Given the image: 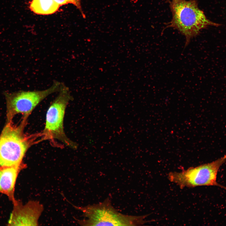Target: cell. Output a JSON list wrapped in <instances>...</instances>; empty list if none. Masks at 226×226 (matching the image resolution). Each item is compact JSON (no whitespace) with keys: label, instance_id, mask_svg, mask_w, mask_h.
Here are the masks:
<instances>
[{"label":"cell","instance_id":"ba28073f","mask_svg":"<svg viewBox=\"0 0 226 226\" xmlns=\"http://www.w3.org/2000/svg\"><path fill=\"white\" fill-rule=\"evenodd\" d=\"M22 165L0 167V193L14 202V186L18 175Z\"/></svg>","mask_w":226,"mask_h":226},{"label":"cell","instance_id":"7a4b0ae2","mask_svg":"<svg viewBox=\"0 0 226 226\" xmlns=\"http://www.w3.org/2000/svg\"><path fill=\"white\" fill-rule=\"evenodd\" d=\"M170 6L172 18L166 27L173 28L185 36L184 48L202 30L209 26L220 25L207 18L199 8L197 0H172Z\"/></svg>","mask_w":226,"mask_h":226},{"label":"cell","instance_id":"9c48e42d","mask_svg":"<svg viewBox=\"0 0 226 226\" xmlns=\"http://www.w3.org/2000/svg\"><path fill=\"white\" fill-rule=\"evenodd\" d=\"M60 6L54 0H32L29 8L36 14L47 15L55 13Z\"/></svg>","mask_w":226,"mask_h":226},{"label":"cell","instance_id":"52a82bcc","mask_svg":"<svg viewBox=\"0 0 226 226\" xmlns=\"http://www.w3.org/2000/svg\"><path fill=\"white\" fill-rule=\"evenodd\" d=\"M8 223L10 225L37 226L43 210L37 201H31L23 205L15 201Z\"/></svg>","mask_w":226,"mask_h":226},{"label":"cell","instance_id":"8992f818","mask_svg":"<svg viewBox=\"0 0 226 226\" xmlns=\"http://www.w3.org/2000/svg\"><path fill=\"white\" fill-rule=\"evenodd\" d=\"M62 83L55 81L51 86L43 90L20 91L7 97L8 115L10 120L14 115L20 114L27 120L35 107L49 95L59 91Z\"/></svg>","mask_w":226,"mask_h":226},{"label":"cell","instance_id":"6da1fadb","mask_svg":"<svg viewBox=\"0 0 226 226\" xmlns=\"http://www.w3.org/2000/svg\"><path fill=\"white\" fill-rule=\"evenodd\" d=\"M27 121L18 126L7 124L0 136V167L20 166L24 156L32 145L43 141L41 132L25 133Z\"/></svg>","mask_w":226,"mask_h":226},{"label":"cell","instance_id":"5b68a950","mask_svg":"<svg viewBox=\"0 0 226 226\" xmlns=\"http://www.w3.org/2000/svg\"><path fill=\"white\" fill-rule=\"evenodd\" d=\"M226 161V155L210 163L195 167H190L180 172H171L168 179L181 188L199 186H216L223 189L226 187L217 182V176L220 167Z\"/></svg>","mask_w":226,"mask_h":226},{"label":"cell","instance_id":"30bf717a","mask_svg":"<svg viewBox=\"0 0 226 226\" xmlns=\"http://www.w3.org/2000/svg\"><path fill=\"white\" fill-rule=\"evenodd\" d=\"M60 6L64 5L69 3L73 4L80 11L83 17L85 18L82 9L81 0H54Z\"/></svg>","mask_w":226,"mask_h":226},{"label":"cell","instance_id":"277c9868","mask_svg":"<svg viewBox=\"0 0 226 226\" xmlns=\"http://www.w3.org/2000/svg\"><path fill=\"white\" fill-rule=\"evenodd\" d=\"M58 94L47 110L45 127L41 133L44 141H49L53 146L64 145L73 149L78 144L70 140L66 135L63 127L65 110L73 100L69 88L62 83Z\"/></svg>","mask_w":226,"mask_h":226},{"label":"cell","instance_id":"3957f363","mask_svg":"<svg viewBox=\"0 0 226 226\" xmlns=\"http://www.w3.org/2000/svg\"><path fill=\"white\" fill-rule=\"evenodd\" d=\"M83 213L84 219L78 220L82 226H137L147 223L148 215H127L120 213L112 205L108 197L103 201L84 207H75Z\"/></svg>","mask_w":226,"mask_h":226}]
</instances>
